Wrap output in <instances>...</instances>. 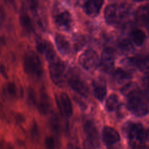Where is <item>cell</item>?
<instances>
[{
  "mask_svg": "<svg viewBox=\"0 0 149 149\" xmlns=\"http://www.w3.org/2000/svg\"><path fill=\"white\" fill-rule=\"evenodd\" d=\"M121 93L126 97V106L134 115L143 117L149 112L148 100L145 94L134 83H129L121 89Z\"/></svg>",
  "mask_w": 149,
  "mask_h": 149,
  "instance_id": "cell-1",
  "label": "cell"
},
{
  "mask_svg": "<svg viewBox=\"0 0 149 149\" xmlns=\"http://www.w3.org/2000/svg\"><path fill=\"white\" fill-rule=\"evenodd\" d=\"M126 136L130 144L134 148L146 140L147 131L143 125L139 122H128L124 128Z\"/></svg>",
  "mask_w": 149,
  "mask_h": 149,
  "instance_id": "cell-2",
  "label": "cell"
},
{
  "mask_svg": "<svg viewBox=\"0 0 149 149\" xmlns=\"http://www.w3.org/2000/svg\"><path fill=\"white\" fill-rule=\"evenodd\" d=\"M23 70L28 75L36 79L41 77L43 69L38 56L34 51H28L23 58Z\"/></svg>",
  "mask_w": 149,
  "mask_h": 149,
  "instance_id": "cell-3",
  "label": "cell"
},
{
  "mask_svg": "<svg viewBox=\"0 0 149 149\" xmlns=\"http://www.w3.org/2000/svg\"><path fill=\"white\" fill-rule=\"evenodd\" d=\"M128 12L129 9L125 5L110 4L105 9V19L108 24H116L126 17Z\"/></svg>",
  "mask_w": 149,
  "mask_h": 149,
  "instance_id": "cell-4",
  "label": "cell"
},
{
  "mask_svg": "<svg viewBox=\"0 0 149 149\" xmlns=\"http://www.w3.org/2000/svg\"><path fill=\"white\" fill-rule=\"evenodd\" d=\"M79 63L86 70L93 71L99 64L98 55L93 49H87L80 55L79 58Z\"/></svg>",
  "mask_w": 149,
  "mask_h": 149,
  "instance_id": "cell-5",
  "label": "cell"
},
{
  "mask_svg": "<svg viewBox=\"0 0 149 149\" xmlns=\"http://www.w3.org/2000/svg\"><path fill=\"white\" fill-rule=\"evenodd\" d=\"M65 69L63 63L58 58L50 62L49 71L51 79L55 85L59 87H62L63 84Z\"/></svg>",
  "mask_w": 149,
  "mask_h": 149,
  "instance_id": "cell-6",
  "label": "cell"
},
{
  "mask_svg": "<svg viewBox=\"0 0 149 149\" xmlns=\"http://www.w3.org/2000/svg\"><path fill=\"white\" fill-rule=\"evenodd\" d=\"M55 101L61 114L67 118L72 115L73 109L71 100L66 93H62L59 96L55 95Z\"/></svg>",
  "mask_w": 149,
  "mask_h": 149,
  "instance_id": "cell-7",
  "label": "cell"
},
{
  "mask_svg": "<svg viewBox=\"0 0 149 149\" xmlns=\"http://www.w3.org/2000/svg\"><path fill=\"white\" fill-rule=\"evenodd\" d=\"M84 132L87 137V142L93 148L98 147L100 144L99 135L94 123L90 120H87L84 124Z\"/></svg>",
  "mask_w": 149,
  "mask_h": 149,
  "instance_id": "cell-8",
  "label": "cell"
},
{
  "mask_svg": "<svg viewBox=\"0 0 149 149\" xmlns=\"http://www.w3.org/2000/svg\"><path fill=\"white\" fill-rule=\"evenodd\" d=\"M102 140L106 146H112L120 141V136L114 128L105 126L102 130Z\"/></svg>",
  "mask_w": 149,
  "mask_h": 149,
  "instance_id": "cell-9",
  "label": "cell"
},
{
  "mask_svg": "<svg viewBox=\"0 0 149 149\" xmlns=\"http://www.w3.org/2000/svg\"><path fill=\"white\" fill-rule=\"evenodd\" d=\"M115 56L113 52L110 48H105L102 52L101 66L105 72H111L114 66Z\"/></svg>",
  "mask_w": 149,
  "mask_h": 149,
  "instance_id": "cell-10",
  "label": "cell"
},
{
  "mask_svg": "<svg viewBox=\"0 0 149 149\" xmlns=\"http://www.w3.org/2000/svg\"><path fill=\"white\" fill-rule=\"evenodd\" d=\"M70 87L80 95L87 97L89 94V88L86 83L78 77H72L69 80Z\"/></svg>",
  "mask_w": 149,
  "mask_h": 149,
  "instance_id": "cell-11",
  "label": "cell"
},
{
  "mask_svg": "<svg viewBox=\"0 0 149 149\" xmlns=\"http://www.w3.org/2000/svg\"><path fill=\"white\" fill-rule=\"evenodd\" d=\"M92 84L95 98L100 101H103L107 94V84L104 79L97 77L93 81Z\"/></svg>",
  "mask_w": 149,
  "mask_h": 149,
  "instance_id": "cell-12",
  "label": "cell"
},
{
  "mask_svg": "<svg viewBox=\"0 0 149 149\" xmlns=\"http://www.w3.org/2000/svg\"><path fill=\"white\" fill-rule=\"evenodd\" d=\"M55 22L56 25L61 29L69 30L72 24V17L68 11L65 10L55 16Z\"/></svg>",
  "mask_w": 149,
  "mask_h": 149,
  "instance_id": "cell-13",
  "label": "cell"
},
{
  "mask_svg": "<svg viewBox=\"0 0 149 149\" xmlns=\"http://www.w3.org/2000/svg\"><path fill=\"white\" fill-rule=\"evenodd\" d=\"M37 51L45 55L46 59L51 62L56 59V55L52 45L45 41H38L37 44Z\"/></svg>",
  "mask_w": 149,
  "mask_h": 149,
  "instance_id": "cell-14",
  "label": "cell"
},
{
  "mask_svg": "<svg viewBox=\"0 0 149 149\" xmlns=\"http://www.w3.org/2000/svg\"><path fill=\"white\" fill-rule=\"evenodd\" d=\"M104 3V0H87L84 5V10L90 16H97Z\"/></svg>",
  "mask_w": 149,
  "mask_h": 149,
  "instance_id": "cell-15",
  "label": "cell"
},
{
  "mask_svg": "<svg viewBox=\"0 0 149 149\" xmlns=\"http://www.w3.org/2000/svg\"><path fill=\"white\" fill-rule=\"evenodd\" d=\"M37 106L40 112L42 115L47 114L51 109V100L44 88H42L40 92V98Z\"/></svg>",
  "mask_w": 149,
  "mask_h": 149,
  "instance_id": "cell-16",
  "label": "cell"
},
{
  "mask_svg": "<svg viewBox=\"0 0 149 149\" xmlns=\"http://www.w3.org/2000/svg\"><path fill=\"white\" fill-rule=\"evenodd\" d=\"M129 63L141 71L149 72V55L129 59Z\"/></svg>",
  "mask_w": 149,
  "mask_h": 149,
  "instance_id": "cell-17",
  "label": "cell"
},
{
  "mask_svg": "<svg viewBox=\"0 0 149 149\" xmlns=\"http://www.w3.org/2000/svg\"><path fill=\"white\" fill-rule=\"evenodd\" d=\"M135 19L139 24L146 26L149 23V6H140L136 12Z\"/></svg>",
  "mask_w": 149,
  "mask_h": 149,
  "instance_id": "cell-18",
  "label": "cell"
},
{
  "mask_svg": "<svg viewBox=\"0 0 149 149\" xmlns=\"http://www.w3.org/2000/svg\"><path fill=\"white\" fill-rule=\"evenodd\" d=\"M55 44L57 49L63 55L68 54L70 51V45L65 37L61 34H56L55 36Z\"/></svg>",
  "mask_w": 149,
  "mask_h": 149,
  "instance_id": "cell-19",
  "label": "cell"
},
{
  "mask_svg": "<svg viewBox=\"0 0 149 149\" xmlns=\"http://www.w3.org/2000/svg\"><path fill=\"white\" fill-rule=\"evenodd\" d=\"M19 18L20 24L24 31L29 34L32 33L33 31V27L31 23V21L28 14L24 9H22Z\"/></svg>",
  "mask_w": 149,
  "mask_h": 149,
  "instance_id": "cell-20",
  "label": "cell"
},
{
  "mask_svg": "<svg viewBox=\"0 0 149 149\" xmlns=\"http://www.w3.org/2000/svg\"><path fill=\"white\" fill-rule=\"evenodd\" d=\"M131 37L134 44L137 46L140 47L144 43L147 36L143 30L137 29L132 31Z\"/></svg>",
  "mask_w": 149,
  "mask_h": 149,
  "instance_id": "cell-21",
  "label": "cell"
},
{
  "mask_svg": "<svg viewBox=\"0 0 149 149\" xmlns=\"http://www.w3.org/2000/svg\"><path fill=\"white\" fill-rule=\"evenodd\" d=\"M120 105L119 100L116 94L110 95L105 102V108L108 111L112 112L117 109Z\"/></svg>",
  "mask_w": 149,
  "mask_h": 149,
  "instance_id": "cell-22",
  "label": "cell"
},
{
  "mask_svg": "<svg viewBox=\"0 0 149 149\" xmlns=\"http://www.w3.org/2000/svg\"><path fill=\"white\" fill-rule=\"evenodd\" d=\"M114 79L119 83L128 81L131 78V75L122 68H117L113 73Z\"/></svg>",
  "mask_w": 149,
  "mask_h": 149,
  "instance_id": "cell-23",
  "label": "cell"
},
{
  "mask_svg": "<svg viewBox=\"0 0 149 149\" xmlns=\"http://www.w3.org/2000/svg\"><path fill=\"white\" fill-rule=\"evenodd\" d=\"M119 48L124 53L129 54L134 51V47L131 41L127 38L121 40L118 44Z\"/></svg>",
  "mask_w": 149,
  "mask_h": 149,
  "instance_id": "cell-24",
  "label": "cell"
},
{
  "mask_svg": "<svg viewBox=\"0 0 149 149\" xmlns=\"http://www.w3.org/2000/svg\"><path fill=\"white\" fill-rule=\"evenodd\" d=\"M50 124L52 129L56 133H59L60 131V122L56 113L53 112L50 118Z\"/></svg>",
  "mask_w": 149,
  "mask_h": 149,
  "instance_id": "cell-25",
  "label": "cell"
},
{
  "mask_svg": "<svg viewBox=\"0 0 149 149\" xmlns=\"http://www.w3.org/2000/svg\"><path fill=\"white\" fill-rule=\"evenodd\" d=\"M6 90L8 94L12 97H15L17 95V88L15 83L13 81L8 82L6 85Z\"/></svg>",
  "mask_w": 149,
  "mask_h": 149,
  "instance_id": "cell-26",
  "label": "cell"
},
{
  "mask_svg": "<svg viewBox=\"0 0 149 149\" xmlns=\"http://www.w3.org/2000/svg\"><path fill=\"white\" fill-rule=\"evenodd\" d=\"M45 147L46 149H54L55 148V140L52 136L46 137L44 141Z\"/></svg>",
  "mask_w": 149,
  "mask_h": 149,
  "instance_id": "cell-27",
  "label": "cell"
},
{
  "mask_svg": "<svg viewBox=\"0 0 149 149\" xmlns=\"http://www.w3.org/2000/svg\"><path fill=\"white\" fill-rule=\"evenodd\" d=\"M40 0H27L28 3L32 12L37 13Z\"/></svg>",
  "mask_w": 149,
  "mask_h": 149,
  "instance_id": "cell-28",
  "label": "cell"
},
{
  "mask_svg": "<svg viewBox=\"0 0 149 149\" xmlns=\"http://www.w3.org/2000/svg\"><path fill=\"white\" fill-rule=\"evenodd\" d=\"M28 95H29V100L33 105L36 104V94L33 88H30L28 90Z\"/></svg>",
  "mask_w": 149,
  "mask_h": 149,
  "instance_id": "cell-29",
  "label": "cell"
},
{
  "mask_svg": "<svg viewBox=\"0 0 149 149\" xmlns=\"http://www.w3.org/2000/svg\"><path fill=\"white\" fill-rule=\"evenodd\" d=\"M38 127L36 123H34L31 127V137L33 139H35L38 136Z\"/></svg>",
  "mask_w": 149,
  "mask_h": 149,
  "instance_id": "cell-30",
  "label": "cell"
},
{
  "mask_svg": "<svg viewBox=\"0 0 149 149\" xmlns=\"http://www.w3.org/2000/svg\"><path fill=\"white\" fill-rule=\"evenodd\" d=\"M143 83L145 88L149 91V74L146 75L143 78Z\"/></svg>",
  "mask_w": 149,
  "mask_h": 149,
  "instance_id": "cell-31",
  "label": "cell"
},
{
  "mask_svg": "<svg viewBox=\"0 0 149 149\" xmlns=\"http://www.w3.org/2000/svg\"><path fill=\"white\" fill-rule=\"evenodd\" d=\"M67 149H80L79 147H78L77 146H76L73 144H69L68 146Z\"/></svg>",
  "mask_w": 149,
  "mask_h": 149,
  "instance_id": "cell-32",
  "label": "cell"
},
{
  "mask_svg": "<svg viewBox=\"0 0 149 149\" xmlns=\"http://www.w3.org/2000/svg\"><path fill=\"white\" fill-rule=\"evenodd\" d=\"M3 149H13V148L10 144H8L3 147Z\"/></svg>",
  "mask_w": 149,
  "mask_h": 149,
  "instance_id": "cell-33",
  "label": "cell"
},
{
  "mask_svg": "<svg viewBox=\"0 0 149 149\" xmlns=\"http://www.w3.org/2000/svg\"><path fill=\"white\" fill-rule=\"evenodd\" d=\"M15 0H5V1L6 2H8V3H13Z\"/></svg>",
  "mask_w": 149,
  "mask_h": 149,
  "instance_id": "cell-34",
  "label": "cell"
},
{
  "mask_svg": "<svg viewBox=\"0 0 149 149\" xmlns=\"http://www.w3.org/2000/svg\"><path fill=\"white\" fill-rule=\"evenodd\" d=\"M134 1H136V2H142V1H145V0H133Z\"/></svg>",
  "mask_w": 149,
  "mask_h": 149,
  "instance_id": "cell-35",
  "label": "cell"
},
{
  "mask_svg": "<svg viewBox=\"0 0 149 149\" xmlns=\"http://www.w3.org/2000/svg\"><path fill=\"white\" fill-rule=\"evenodd\" d=\"M146 27H147V29H148V31H149V23L146 25Z\"/></svg>",
  "mask_w": 149,
  "mask_h": 149,
  "instance_id": "cell-36",
  "label": "cell"
}]
</instances>
